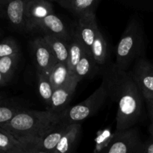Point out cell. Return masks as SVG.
I'll use <instances>...</instances> for the list:
<instances>
[{
  "label": "cell",
  "mask_w": 153,
  "mask_h": 153,
  "mask_svg": "<svg viewBox=\"0 0 153 153\" xmlns=\"http://www.w3.org/2000/svg\"><path fill=\"white\" fill-rule=\"evenodd\" d=\"M100 74L108 98L117 104L116 131L134 127L143 115L144 98L131 72L120 70L114 63L101 67Z\"/></svg>",
  "instance_id": "obj_1"
},
{
  "label": "cell",
  "mask_w": 153,
  "mask_h": 153,
  "mask_svg": "<svg viewBox=\"0 0 153 153\" xmlns=\"http://www.w3.org/2000/svg\"><path fill=\"white\" fill-rule=\"evenodd\" d=\"M62 123L60 115L49 111L25 110L8 123L0 126L25 143L39 145L43 139Z\"/></svg>",
  "instance_id": "obj_2"
},
{
  "label": "cell",
  "mask_w": 153,
  "mask_h": 153,
  "mask_svg": "<svg viewBox=\"0 0 153 153\" xmlns=\"http://www.w3.org/2000/svg\"><path fill=\"white\" fill-rule=\"evenodd\" d=\"M141 56H144V31L137 17H132L123 33L116 49L114 64L120 70L128 69Z\"/></svg>",
  "instance_id": "obj_3"
},
{
  "label": "cell",
  "mask_w": 153,
  "mask_h": 153,
  "mask_svg": "<svg viewBox=\"0 0 153 153\" xmlns=\"http://www.w3.org/2000/svg\"><path fill=\"white\" fill-rule=\"evenodd\" d=\"M108 95L103 83L94 91L90 97L78 105L68 108L61 115V119L66 124L80 123L95 114L104 105Z\"/></svg>",
  "instance_id": "obj_4"
},
{
  "label": "cell",
  "mask_w": 153,
  "mask_h": 153,
  "mask_svg": "<svg viewBox=\"0 0 153 153\" xmlns=\"http://www.w3.org/2000/svg\"><path fill=\"white\" fill-rule=\"evenodd\" d=\"M142 142L137 128L115 131L102 153H137Z\"/></svg>",
  "instance_id": "obj_5"
},
{
  "label": "cell",
  "mask_w": 153,
  "mask_h": 153,
  "mask_svg": "<svg viewBox=\"0 0 153 153\" xmlns=\"http://www.w3.org/2000/svg\"><path fill=\"white\" fill-rule=\"evenodd\" d=\"M143 94L145 100L153 97V65L145 58L141 56L133 64L132 69L129 70Z\"/></svg>",
  "instance_id": "obj_6"
},
{
  "label": "cell",
  "mask_w": 153,
  "mask_h": 153,
  "mask_svg": "<svg viewBox=\"0 0 153 153\" xmlns=\"http://www.w3.org/2000/svg\"><path fill=\"white\" fill-rule=\"evenodd\" d=\"M37 73H43L49 76L58 63L50 46L45 41L43 37H37L31 43Z\"/></svg>",
  "instance_id": "obj_7"
},
{
  "label": "cell",
  "mask_w": 153,
  "mask_h": 153,
  "mask_svg": "<svg viewBox=\"0 0 153 153\" xmlns=\"http://www.w3.org/2000/svg\"><path fill=\"white\" fill-rule=\"evenodd\" d=\"M79 82V81L74 76L65 85L55 89L47 110L55 114L61 115L68 108V104L76 91Z\"/></svg>",
  "instance_id": "obj_8"
},
{
  "label": "cell",
  "mask_w": 153,
  "mask_h": 153,
  "mask_svg": "<svg viewBox=\"0 0 153 153\" xmlns=\"http://www.w3.org/2000/svg\"><path fill=\"white\" fill-rule=\"evenodd\" d=\"M6 19L13 28L28 31L26 8L28 0H12L3 1Z\"/></svg>",
  "instance_id": "obj_9"
},
{
  "label": "cell",
  "mask_w": 153,
  "mask_h": 153,
  "mask_svg": "<svg viewBox=\"0 0 153 153\" xmlns=\"http://www.w3.org/2000/svg\"><path fill=\"white\" fill-rule=\"evenodd\" d=\"M54 13L53 4L45 0H28L26 8L28 31L38 29L39 24Z\"/></svg>",
  "instance_id": "obj_10"
},
{
  "label": "cell",
  "mask_w": 153,
  "mask_h": 153,
  "mask_svg": "<svg viewBox=\"0 0 153 153\" xmlns=\"http://www.w3.org/2000/svg\"><path fill=\"white\" fill-rule=\"evenodd\" d=\"M100 31L96 14L88 15L78 19V25L75 32L79 36L87 51L91 52L94 42Z\"/></svg>",
  "instance_id": "obj_11"
},
{
  "label": "cell",
  "mask_w": 153,
  "mask_h": 153,
  "mask_svg": "<svg viewBox=\"0 0 153 153\" xmlns=\"http://www.w3.org/2000/svg\"><path fill=\"white\" fill-rule=\"evenodd\" d=\"M34 151H40V146L39 145L21 141L7 130L0 127V152L3 153H30Z\"/></svg>",
  "instance_id": "obj_12"
},
{
  "label": "cell",
  "mask_w": 153,
  "mask_h": 153,
  "mask_svg": "<svg viewBox=\"0 0 153 153\" xmlns=\"http://www.w3.org/2000/svg\"><path fill=\"white\" fill-rule=\"evenodd\" d=\"M38 29H41L45 34H50L59 37L67 42H70L72 39L73 33L69 31L64 22L55 13L46 16L39 24Z\"/></svg>",
  "instance_id": "obj_13"
},
{
  "label": "cell",
  "mask_w": 153,
  "mask_h": 153,
  "mask_svg": "<svg viewBox=\"0 0 153 153\" xmlns=\"http://www.w3.org/2000/svg\"><path fill=\"white\" fill-rule=\"evenodd\" d=\"M56 2L79 19L88 15L96 14V9L100 0H60Z\"/></svg>",
  "instance_id": "obj_14"
},
{
  "label": "cell",
  "mask_w": 153,
  "mask_h": 153,
  "mask_svg": "<svg viewBox=\"0 0 153 153\" xmlns=\"http://www.w3.org/2000/svg\"><path fill=\"white\" fill-rule=\"evenodd\" d=\"M99 70L100 66L97 65L94 60L91 52L86 50L76 66L73 76L80 82L82 79L91 77L93 75L97 73Z\"/></svg>",
  "instance_id": "obj_15"
},
{
  "label": "cell",
  "mask_w": 153,
  "mask_h": 153,
  "mask_svg": "<svg viewBox=\"0 0 153 153\" xmlns=\"http://www.w3.org/2000/svg\"><path fill=\"white\" fill-rule=\"evenodd\" d=\"M80 129V123L70 124L67 127L65 134L52 153H70L71 152L73 146L77 141Z\"/></svg>",
  "instance_id": "obj_16"
},
{
  "label": "cell",
  "mask_w": 153,
  "mask_h": 153,
  "mask_svg": "<svg viewBox=\"0 0 153 153\" xmlns=\"http://www.w3.org/2000/svg\"><path fill=\"white\" fill-rule=\"evenodd\" d=\"M86 49L83 43L79 39V36L76 32H73V36L69 42V58L67 65L71 74H74L75 69L80 61L81 58L85 54Z\"/></svg>",
  "instance_id": "obj_17"
},
{
  "label": "cell",
  "mask_w": 153,
  "mask_h": 153,
  "mask_svg": "<svg viewBox=\"0 0 153 153\" xmlns=\"http://www.w3.org/2000/svg\"><path fill=\"white\" fill-rule=\"evenodd\" d=\"M43 37L50 46L58 63L67 64L69 58V42L50 34H44Z\"/></svg>",
  "instance_id": "obj_18"
},
{
  "label": "cell",
  "mask_w": 153,
  "mask_h": 153,
  "mask_svg": "<svg viewBox=\"0 0 153 153\" xmlns=\"http://www.w3.org/2000/svg\"><path fill=\"white\" fill-rule=\"evenodd\" d=\"M49 77L54 90H55L68 83L74 76H73L70 72L67 64L57 63L52 69Z\"/></svg>",
  "instance_id": "obj_19"
},
{
  "label": "cell",
  "mask_w": 153,
  "mask_h": 153,
  "mask_svg": "<svg viewBox=\"0 0 153 153\" xmlns=\"http://www.w3.org/2000/svg\"><path fill=\"white\" fill-rule=\"evenodd\" d=\"M68 126V124L62 122L56 128L47 134L40 143V151L46 153L53 152L61 139L65 134Z\"/></svg>",
  "instance_id": "obj_20"
},
{
  "label": "cell",
  "mask_w": 153,
  "mask_h": 153,
  "mask_svg": "<svg viewBox=\"0 0 153 153\" xmlns=\"http://www.w3.org/2000/svg\"><path fill=\"white\" fill-rule=\"evenodd\" d=\"M19 60V55L0 58V86H5L11 80Z\"/></svg>",
  "instance_id": "obj_21"
},
{
  "label": "cell",
  "mask_w": 153,
  "mask_h": 153,
  "mask_svg": "<svg viewBox=\"0 0 153 153\" xmlns=\"http://www.w3.org/2000/svg\"><path fill=\"white\" fill-rule=\"evenodd\" d=\"M91 55L95 62L100 67H102L107 64L108 45L100 30L91 48Z\"/></svg>",
  "instance_id": "obj_22"
},
{
  "label": "cell",
  "mask_w": 153,
  "mask_h": 153,
  "mask_svg": "<svg viewBox=\"0 0 153 153\" xmlns=\"http://www.w3.org/2000/svg\"><path fill=\"white\" fill-rule=\"evenodd\" d=\"M37 78H38L37 79H38L37 80V88H38L39 94L42 100L49 107L55 90L51 84L49 76L40 73H37Z\"/></svg>",
  "instance_id": "obj_23"
},
{
  "label": "cell",
  "mask_w": 153,
  "mask_h": 153,
  "mask_svg": "<svg viewBox=\"0 0 153 153\" xmlns=\"http://www.w3.org/2000/svg\"><path fill=\"white\" fill-rule=\"evenodd\" d=\"M26 109L15 105L6 104L4 105L1 102L0 106V126L8 123L15 117L21 112L24 111Z\"/></svg>",
  "instance_id": "obj_24"
},
{
  "label": "cell",
  "mask_w": 153,
  "mask_h": 153,
  "mask_svg": "<svg viewBox=\"0 0 153 153\" xmlns=\"http://www.w3.org/2000/svg\"><path fill=\"white\" fill-rule=\"evenodd\" d=\"M19 55V48L16 40L12 37L3 39L0 44V58Z\"/></svg>",
  "instance_id": "obj_25"
},
{
  "label": "cell",
  "mask_w": 153,
  "mask_h": 153,
  "mask_svg": "<svg viewBox=\"0 0 153 153\" xmlns=\"http://www.w3.org/2000/svg\"><path fill=\"white\" fill-rule=\"evenodd\" d=\"M137 153H153V139L142 143Z\"/></svg>",
  "instance_id": "obj_26"
},
{
  "label": "cell",
  "mask_w": 153,
  "mask_h": 153,
  "mask_svg": "<svg viewBox=\"0 0 153 153\" xmlns=\"http://www.w3.org/2000/svg\"><path fill=\"white\" fill-rule=\"evenodd\" d=\"M145 102L147 105L148 112H149V116L151 120V123H153V97L150 99L145 100Z\"/></svg>",
  "instance_id": "obj_27"
},
{
  "label": "cell",
  "mask_w": 153,
  "mask_h": 153,
  "mask_svg": "<svg viewBox=\"0 0 153 153\" xmlns=\"http://www.w3.org/2000/svg\"><path fill=\"white\" fill-rule=\"evenodd\" d=\"M149 134H151L152 139H153V123H151L150 126H149Z\"/></svg>",
  "instance_id": "obj_28"
},
{
  "label": "cell",
  "mask_w": 153,
  "mask_h": 153,
  "mask_svg": "<svg viewBox=\"0 0 153 153\" xmlns=\"http://www.w3.org/2000/svg\"><path fill=\"white\" fill-rule=\"evenodd\" d=\"M34 153H46V152H43V151H37V152H34Z\"/></svg>",
  "instance_id": "obj_29"
},
{
  "label": "cell",
  "mask_w": 153,
  "mask_h": 153,
  "mask_svg": "<svg viewBox=\"0 0 153 153\" xmlns=\"http://www.w3.org/2000/svg\"><path fill=\"white\" fill-rule=\"evenodd\" d=\"M93 153H99V152H97V150H94V152H93Z\"/></svg>",
  "instance_id": "obj_30"
},
{
  "label": "cell",
  "mask_w": 153,
  "mask_h": 153,
  "mask_svg": "<svg viewBox=\"0 0 153 153\" xmlns=\"http://www.w3.org/2000/svg\"><path fill=\"white\" fill-rule=\"evenodd\" d=\"M37 152V151H34V152H30V153H34V152Z\"/></svg>",
  "instance_id": "obj_31"
},
{
  "label": "cell",
  "mask_w": 153,
  "mask_h": 153,
  "mask_svg": "<svg viewBox=\"0 0 153 153\" xmlns=\"http://www.w3.org/2000/svg\"><path fill=\"white\" fill-rule=\"evenodd\" d=\"M0 153H3V152H0Z\"/></svg>",
  "instance_id": "obj_32"
}]
</instances>
